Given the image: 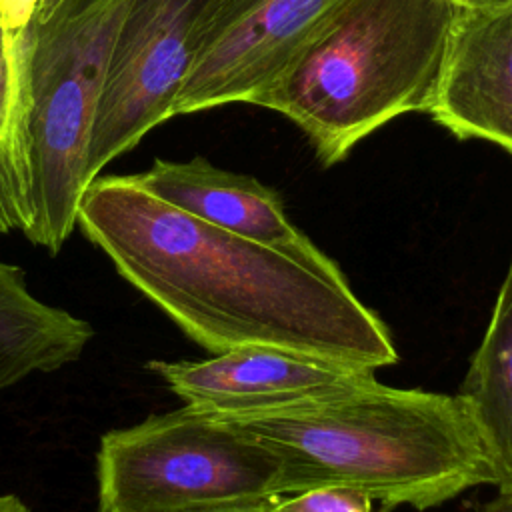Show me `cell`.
<instances>
[{
  "label": "cell",
  "instance_id": "cell-13",
  "mask_svg": "<svg viewBox=\"0 0 512 512\" xmlns=\"http://www.w3.org/2000/svg\"><path fill=\"white\" fill-rule=\"evenodd\" d=\"M30 224L28 90L24 34L0 20V234L26 232Z\"/></svg>",
  "mask_w": 512,
  "mask_h": 512
},
{
  "label": "cell",
  "instance_id": "cell-20",
  "mask_svg": "<svg viewBox=\"0 0 512 512\" xmlns=\"http://www.w3.org/2000/svg\"><path fill=\"white\" fill-rule=\"evenodd\" d=\"M262 512H266V510H262Z\"/></svg>",
  "mask_w": 512,
  "mask_h": 512
},
{
  "label": "cell",
  "instance_id": "cell-5",
  "mask_svg": "<svg viewBox=\"0 0 512 512\" xmlns=\"http://www.w3.org/2000/svg\"><path fill=\"white\" fill-rule=\"evenodd\" d=\"M96 478L98 512H262L282 498L266 446L186 404L104 434Z\"/></svg>",
  "mask_w": 512,
  "mask_h": 512
},
{
  "label": "cell",
  "instance_id": "cell-1",
  "mask_svg": "<svg viewBox=\"0 0 512 512\" xmlns=\"http://www.w3.org/2000/svg\"><path fill=\"white\" fill-rule=\"evenodd\" d=\"M76 226L212 354L270 346L370 370L398 360L388 326L342 270L212 226L154 196L134 174L92 180Z\"/></svg>",
  "mask_w": 512,
  "mask_h": 512
},
{
  "label": "cell",
  "instance_id": "cell-16",
  "mask_svg": "<svg viewBox=\"0 0 512 512\" xmlns=\"http://www.w3.org/2000/svg\"><path fill=\"white\" fill-rule=\"evenodd\" d=\"M456 10L470 12V10H492L512 4V0H448Z\"/></svg>",
  "mask_w": 512,
  "mask_h": 512
},
{
  "label": "cell",
  "instance_id": "cell-10",
  "mask_svg": "<svg viewBox=\"0 0 512 512\" xmlns=\"http://www.w3.org/2000/svg\"><path fill=\"white\" fill-rule=\"evenodd\" d=\"M140 186L164 202L242 238L282 250L308 266L340 272V268L286 216L282 198L254 176L236 174L206 158L186 162L154 160L134 174Z\"/></svg>",
  "mask_w": 512,
  "mask_h": 512
},
{
  "label": "cell",
  "instance_id": "cell-9",
  "mask_svg": "<svg viewBox=\"0 0 512 512\" xmlns=\"http://www.w3.org/2000/svg\"><path fill=\"white\" fill-rule=\"evenodd\" d=\"M428 114L460 140H486L512 154V4L456 10Z\"/></svg>",
  "mask_w": 512,
  "mask_h": 512
},
{
  "label": "cell",
  "instance_id": "cell-15",
  "mask_svg": "<svg viewBox=\"0 0 512 512\" xmlns=\"http://www.w3.org/2000/svg\"><path fill=\"white\" fill-rule=\"evenodd\" d=\"M40 4L42 0H0V20L8 30L24 34Z\"/></svg>",
  "mask_w": 512,
  "mask_h": 512
},
{
  "label": "cell",
  "instance_id": "cell-12",
  "mask_svg": "<svg viewBox=\"0 0 512 512\" xmlns=\"http://www.w3.org/2000/svg\"><path fill=\"white\" fill-rule=\"evenodd\" d=\"M484 444L494 484L512 492V256L460 392Z\"/></svg>",
  "mask_w": 512,
  "mask_h": 512
},
{
  "label": "cell",
  "instance_id": "cell-11",
  "mask_svg": "<svg viewBox=\"0 0 512 512\" xmlns=\"http://www.w3.org/2000/svg\"><path fill=\"white\" fill-rule=\"evenodd\" d=\"M92 336L86 320L38 300L24 272L0 260V392L78 360Z\"/></svg>",
  "mask_w": 512,
  "mask_h": 512
},
{
  "label": "cell",
  "instance_id": "cell-8",
  "mask_svg": "<svg viewBox=\"0 0 512 512\" xmlns=\"http://www.w3.org/2000/svg\"><path fill=\"white\" fill-rule=\"evenodd\" d=\"M148 370L186 406L220 416L296 410L376 382V370L270 346H238L208 360H152Z\"/></svg>",
  "mask_w": 512,
  "mask_h": 512
},
{
  "label": "cell",
  "instance_id": "cell-6",
  "mask_svg": "<svg viewBox=\"0 0 512 512\" xmlns=\"http://www.w3.org/2000/svg\"><path fill=\"white\" fill-rule=\"evenodd\" d=\"M212 2L132 0L96 108L88 150L90 182L152 128L172 118Z\"/></svg>",
  "mask_w": 512,
  "mask_h": 512
},
{
  "label": "cell",
  "instance_id": "cell-18",
  "mask_svg": "<svg viewBox=\"0 0 512 512\" xmlns=\"http://www.w3.org/2000/svg\"><path fill=\"white\" fill-rule=\"evenodd\" d=\"M0 512H30L14 494H0Z\"/></svg>",
  "mask_w": 512,
  "mask_h": 512
},
{
  "label": "cell",
  "instance_id": "cell-7",
  "mask_svg": "<svg viewBox=\"0 0 512 512\" xmlns=\"http://www.w3.org/2000/svg\"><path fill=\"white\" fill-rule=\"evenodd\" d=\"M342 0H214L172 116L254 104L288 58Z\"/></svg>",
  "mask_w": 512,
  "mask_h": 512
},
{
  "label": "cell",
  "instance_id": "cell-2",
  "mask_svg": "<svg viewBox=\"0 0 512 512\" xmlns=\"http://www.w3.org/2000/svg\"><path fill=\"white\" fill-rule=\"evenodd\" d=\"M226 418L276 456L282 496L336 486L384 506L428 510L494 484L462 394L376 380L338 400Z\"/></svg>",
  "mask_w": 512,
  "mask_h": 512
},
{
  "label": "cell",
  "instance_id": "cell-14",
  "mask_svg": "<svg viewBox=\"0 0 512 512\" xmlns=\"http://www.w3.org/2000/svg\"><path fill=\"white\" fill-rule=\"evenodd\" d=\"M372 504L374 500L362 492L322 486L282 496L266 512H374Z\"/></svg>",
  "mask_w": 512,
  "mask_h": 512
},
{
  "label": "cell",
  "instance_id": "cell-17",
  "mask_svg": "<svg viewBox=\"0 0 512 512\" xmlns=\"http://www.w3.org/2000/svg\"><path fill=\"white\" fill-rule=\"evenodd\" d=\"M478 512H512V492L498 490V494L486 504H482Z\"/></svg>",
  "mask_w": 512,
  "mask_h": 512
},
{
  "label": "cell",
  "instance_id": "cell-3",
  "mask_svg": "<svg viewBox=\"0 0 512 512\" xmlns=\"http://www.w3.org/2000/svg\"><path fill=\"white\" fill-rule=\"evenodd\" d=\"M454 18L448 0H342L254 104L292 120L334 166L390 120L428 114Z\"/></svg>",
  "mask_w": 512,
  "mask_h": 512
},
{
  "label": "cell",
  "instance_id": "cell-19",
  "mask_svg": "<svg viewBox=\"0 0 512 512\" xmlns=\"http://www.w3.org/2000/svg\"><path fill=\"white\" fill-rule=\"evenodd\" d=\"M42 2H46V0H42Z\"/></svg>",
  "mask_w": 512,
  "mask_h": 512
},
{
  "label": "cell",
  "instance_id": "cell-4",
  "mask_svg": "<svg viewBox=\"0 0 512 512\" xmlns=\"http://www.w3.org/2000/svg\"><path fill=\"white\" fill-rule=\"evenodd\" d=\"M132 0H46L24 32L30 224L56 254L90 186L88 150L110 58Z\"/></svg>",
  "mask_w": 512,
  "mask_h": 512
}]
</instances>
